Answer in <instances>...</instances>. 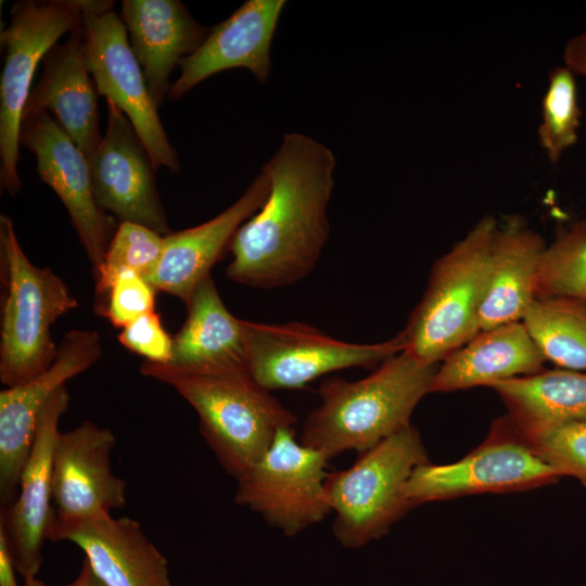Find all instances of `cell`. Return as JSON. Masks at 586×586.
Returning <instances> with one entry per match:
<instances>
[{
  "mask_svg": "<svg viewBox=\"0 0 586 586\" xmlns=\"http://www.w3.org/2000/svg\"><path fill=\"white\" fill-rule=\"evenodd\" d=\"M336 161L332 151L297 132L283 135L260 171L268 196L229 245L230 280L257 289L294 284L315 268L330 233L327 207Z\"/></svg>",
  "mask_w": 586,
  "mask_h": 586,
  "instance_id": "1",
  "label": "cell"
},
{
  "mask_svg": "<svg viewBox=\"0 0 586 586\" xmlns=\"http://www.w3.org/2000/svg\"><path fill=\"white\" fill-rule=\"evenodd\" d=\"M438 366L402 351L360 380H324L321 402L306 417L301 442L329 459L372 448L410 425L415 408L431 393Z\"/></svg>",
  "mask_w": 586,
  "mask_h": 586,
  "instance_id": "2",
  "label": "cell"
},
{
  "mask_svg": "<svg viewBox=\"0 0 586 586\" xmlns=\"http://www.w3.org/2000/svg\"><path fill=\"white\" fill-rule=\"evenodd\" d=\"M498 220L482 217L431 269L424 293L398 334L404 351L440 365L480 332Z\"/></svg>",
  "mask_w": 586,
  "mask_h": 586,
  "instance_id": "3",
  "label": "cell"
},
{
  "mask_svg": "<svg viewBox=\"0 0 586 586\" xmlns=\"http://www.w3.org/2000/svg\"><path fill=\"white\" fill-rule=\"evenodd\" d=\"M0 381L9 387L52 365L58 346L51 327L78 302L50 267L28 259L7 215L0 216Z\"/></svg>",
  "mask_w": 586,
  "mask_h": 586,
  "instance_id": "4",
  "label": "cell"
},
{
  "mask_svg": "<svg viewBox=\"0 0 586 586\" xmlns=\"http://www.w3.org/2000/svg\"><path fill=\"white\" fill-rule=\"evenodd\" d=\"M426 462L420 433L410 424L359 454L347 469L329 473L326 496L335 513L332 530L341 545L362 547L412 509L407 484Z\"/></svg>",
  "mask_w": 586,
  "mask_h": 586,
  "instance_id": "5",
  "label": "cell"
},
{
  "mask_svg": "<svg viewBox=\"0 0 586 586\" xmlns=\"http://www.w3.org/2000/svg\"><path fill=\"white\" fill-rule=\"evenodd\" d=\"M196 411L204 440L235 480L296 417L246 371L181 375L165 381Z\"/></svg>",
  "mask_w": 586,
  "mask_h": 586,
  "instance_id": "6",
  "label": "cell"
},
{
  "mask_svg": "<svg viewBox=\"0 0 586 586\" xmlns=\"http://www.w3.org/2000/svg\"><path fill=\"white\" fill-rule=\"evenodd\" d=\"M1 31L4 63L0 79V186L11 196L22 188L17 173L23 112L39 62L80 21L78 0H22Z\"/></svg>",
  "mask_w": 586,
  "mask_h": 586,
  "instance_id": "7",
  "label": "cell"
},
{
  "mask_svg": "<svg viewBox=\"0 0 586 586\" xmlns=\"http://www.w3.org/2000/svg\"><path fill=\"white\" fill-rule=\"evenodd\" d=\"M87 66L98 93L118 107L129 119L156 170L181 168L177 151L161 123L143 71L135 56L124 23L113 1L78 0Z\"/></svg>",
  "mask_w": 586,
  "mask_h": 586,
  "instance_id": "8",
  "label": "cell"
},
{
  "mask_svg": "<svg viewBox=\"0 0 586 586\" xmlns=\"http://www.w3.org/2000/svg\"><path fill=\"white\" fill-rule=\"evenodd\" d=\"M243 327L246 372L268 391L300 388L326 373L351 367H378L404 351L398 334L380 343L357 344L296 321L243 320Z\"/></svg>",
  "mask_w": 586,
  "mask_h": 586,
  "instance_id": "9",
  "label": "cell"
},
{
  "mask_svg": "<svg viewBox=\"0 0 586 586\" xmlns=\"http://www.w3.org/2000/svg\"><path fill=\"white\" fill-rule=\"evenodd\" d=\"M329 458L278 430L267 451L237 479L234 500L293 537L331 512L326 496Z\"/></svg>",
  "mask_w": 586,
  "mask_h": 586,
  "instance_id": "10",
  "label": "cell"
},
{
  "mask_svg": "<svg viewBox=\"0 0 586 586\" xmlns=\"http://www.w3.org/2000/svg\"><path fill=\"white\" fill-rule=\"evenodd\" d=\"M563 475L525 442L508 416L496 420L485 441L448 464L419 466L406 488L413 508L420 504L483 493L527 491Z\"/></svg>",
  "mask_w": 586,
  "mask_h": 586,
  "instance_id": "11",
  "label": "cell"
},
{
  "mask_svg": "<svg viewBox=\"0 0 586 586\" xmlns=\"http://www.w3.org/2000/svg\"><path fill=\"white\" fill-rule=\"evenodd\" d=\"M20 145L36 156L40 179L66 207L95 273L118 225L97 203L88 160L56 119L42 110L23 112Z\"/></svg>",
  "mask_w": 586,
  "mask_h": 586,
  "instance_id": "12",
  "label": "cell"
},
{
  "mask_svg": "<svg viewBox=\"0 0 586 586\" xmlns=\"http://www.w3.org/2000/svg\"><path fill=\"white\" fill-rule=\"evenodd\" d=\"M116 438L110 429L84 421L59 433L52 459V520L48 539L79 522L126 505V483L112 471Z\"/></svg>",
  "mask_w": 586,
  "mask_h": 586,
  "instance_id": "13",
  "label": "cell"
},
{
  "mask_svg": "<svg viewBox=\"0 0 586 586\" xmlns=\"http://www.w3.org/2000/svg\"><path fill=\"white\" fill-rule=\"evenodd\" d=\"M101 336L93 330H71L43 372L0 392V505L16 497L21 473L36 436L39 416L49 398L102 356Z\"/></svg>",
  "mask_w": 586,
  "mask_h": 586,
  "instance_id": "14",
  "label": "cell"
},
{
  "mask_svg": "<svg viewBox=\"0 0 586 586\" xmlns=\"http://www.w3.org/2000/svg\"><path fill=\"white\" fill-rule=\"evenodd\" d=\"M107 107L105 132L90 161L97 203L119 222L138 224L166 235L171 230L149 151L127 116L111 102Z\"/></svg>",
  "mask_w": 586,
  "mask_h": 586,
  "instance_id": "15",
  "label": "cell"
},
{
  "mask_svg": "<svg viewBox=\"0 0 586 586\" xmlns=\"http://www.w3.org/2000/svg\"><path fill=\"white\" fill-rule=\"evenodd\" d=\"M69 404L66 385L44 405L36 436L21 473L15 499L0 512L4 539L16 573L24 581L36 577L42 564V547L52 520V459L59 423Z\"/></svg>",
  "mask_w": 586,
  "mask_h": 586,
  "instance_id": "16",
  "label": "cell"
},
{
  "mask_svg": "<svg viewBox=\"0 0 586 586\" xmlns=\"http://www.w3.org/2000/svg\"><path fill=\"white\" fill-rule=\"evenodd\" d=\"M186 306V320L173 336L170 359L143 361L140 372L165 383L174 377L246 371L243 320L228 310L212 276L200 282Z\"/></svg>",
  "mask_w": 586,
  "mask_h": 586,
  "instance_id": "17",
  "label": "cell"
},
{
  "mask_svg": "<svg viewBox=\"0 0 586 586\" xmlns=\"http://www.w3.org/2000/svg\"><path fill=\"white\" fill-rule=\"evenodd\" d=\"M284 0H247L209 29L201 46L180 63V76L167 98L181 99L208 77L232 68L249 69L259 84L270 75L271 42Z\"/></svg>",
  "mask_w": 586,
  "mask_h": 586,
  "instance_id": "18",
  "label": "cell"
},
{
  "mask_svg": "<svg viewBox=\"0 0 586 586\" xmlns=\"http://www.w3.org/2000/svg\"><path fill=\"white\" fill-rule=\"evenodd\" d=\"M269 190V179L260 171L243 194L214 218L164 235L161 259L146 278L150 284L156 292L179 297L186 304L229 250L237 230L264 205Z\"/></svg>",
  "mask_w": 586,
  "mask_h": 586,
  "instance_id": "19",
  "label": "cell"
},
{
  "mask_svg": "<svg viewBox=\"0 0 586 586\" xmlns=\"http://www.w3.org/2000/svg\"><path fill=\"white\" fill-rule=\"evenodd\" d=\"M81 18L66 40L42 60V74L31 89L25 110L49 112L84 153L89 164L102 139L97 88L82 49Z\"/></svg>",
  "mask_w": 586,
  "mask_h": 586,
  "instance_id": "20",
  "label": "cell"
},
{
  "mask_svg": "<svg viewBox=\"0 0 586 586\" xmlns=\"http://www.w3.org/2000/svg\"><path fill=\"white\" fill-rule=\"evenodd\" d=\"M59 540L78 546L106 586H173L166 558L129 517L103 514L79 522L52 542Z\"/></svg>",
  "mask_w": 586,
  "mask_h": 586,
  "instance_id": "21",
  "label": "cell"
},
{
  "mask_svg": "<svg viewBox=\"0 0 586 586\" xmlns=\"http://www.w3.org/2000/svg\"><path fill=\"white\" fill-rule=\"evenodd\" d=\"M120 18L160 107L170 89L174 67L201 46L209 28L198 23L179 0H124Z\"/></svg>",
  "mask_w": 586,
  "mask_h": 586,
  "instance_id": "22",
  "label": "cell"
},
{
  "mask_svg": "<svg viewBox=\"0 0 586 586\" xmlns=\"http://www.w3.org/2000/svg\"><path fill=\"white\" fill-rule=\"evenodd\" d=\"M546 243L519 215L507 216L495 232L480 331L521 321L536 298L537 275Z\"/></svg>",
  "mask_w": 586,
  "mask_h": 586,
  "instance_id": "23",
  "label": "cell"
},
{
  "mask_svg": "<svg viewBox=\"0 0 586 586\" xmlns=\"http://www.w3.org/2000/svg\"><path fill=\"white\" fill-rule=\"evenodd\" d=\"M546 358L523 321L480 331L438 366L431 393H448L536 373Z\"/></svg>",
  "mask_w": 586,
  "mask_h": 586,
  "instance_id": "24",
  "label": "cell"
},
{
  "mask_svg": "<svg viewBox=\"0 0 586 586\" xmlns=\"http://www.w3.org/2000/svg\"><path fill=\"white\" fill-rule=\"evenodd\" d=\"M520 432L586 420V371L540 370L491 385Z\"/></svg>",
  "mask_w": 586,
  "mask_h": 586,
  "instance_id": "25",
  "label": "cell"
},
{
  "mask_svg": "<svg viewBox=\"0 0 586 586\" xmlns=\"http://www.w3.org/2000/svg\"><path fill=\"white\" fill-rule=\"evenodd\" d=\"M522 321L546 360L586 371V301L536 297Z\"/></svg>",
  "mask_w": 586,
  "mask_h": 586,
  "instance_id": "26",
  "label": "cell"
},
{
  "mask_svg": "<svg viewBox=\"0 0 586 586\" xmlns=\"http://www.w3.org/2000/svg\"><path fill=\"white\" fill-rule=\"evenodd\" d=\"M586 301V218L558 233L542 254L536 297Z\"/></svg>",
  "mask_w": 586,
  "mask_h": 586,
  "instance_id": "27",
  "label": "cell"
},
{
  "mask_svg": "<svg viewBox=\"0 0 586 586\" xmlns=\"http://www.w3.org/2000/svg\"><path fill=\"white\" fill-rule=\"evenodd\" d=\"M581 116L575 74L565 65L553 67L542 101V122L537 130L539 144L552 164L576 142Z\"/></svg>",
  "mask_w": 586,
  "mask_h": 586,
  "instance_id": "28",
  "label": "cell"
},
{
  "mask_svg": "<svg viewBox=\"0 0 586 586\" xmlns=\"http://www.w3.org/2000/svg\"><path fill=\"white\" fill-rule=\"evenodd\" d=\"M163 250V234L138 224L119 222L102 265L93 273L95 303L105 296L115 278L125 270L146 279L158 264Z\"/></svg>",
  "mask_w": 586,
  "mask_h": 586,
  "instance_id": "29",
  "label": "cell"
},
{
  "mask_svg": "<svg viewBox=\"0 0 586 586\" xmlns=\"http://www.w3.org/2000/svg\"><path fill=\"white\" fill-rule=\"evenodd\" d=\"M519 433L542 459L586 487V420Z\"/></svg>",
  "mask_w": 586,
  "mask_h": 586,
  "instance_id": "30",
  "label": "cell"
},
{
  "mask_svg": "<svg viewBox=\"0 0 586 586\" xmlns=\"http://www.w3.org/2000/svg\"><path fill=\"white\" fill-rule=\"evenodd\" d=\"M156 290L141 275L125 270L111 284L95 310L115 328L123 329L144 314L154 311Z\"/></svg>",
  "mask_w": 586,
  "mask_h": 586,
  "instance_id": "31",
  "label": "cell"
},
{
  "mask_svg": "<svg viewBox=\"0 0 586 586\" xmlns=\"http://www.w3.org/2000/svg\"><path fill=\"white\" fill-rule=\"evenodd\" d=\"M118 342L128 351L142 356L144 361L166 364L171 356L173 336L167 333L155 310L123 328Z\"/></svg>",
  "mask_w": 586,
  "mask_h": 586,
  "instance_id": "32",
  "label": "cell"
},
{
  "mask_svg": "<svg viewBox=\"0 0 586 586\" xmlns=\"http://www.w3.org/2000/svg\"><path fill=\"white\" fill-rule=\"evenodd\" d=\"M563 62L575 75L586 77V30L568 40L563 50Z\"/></svg>",
  "mask_w": 586,
  "mask_h": 586,
  "instance_id": "33",
  "label": "cell"
},
{
  "mask_svg": "<svg viewBox=\"0 0 586 586\" xmlns=\"http://www.w3.org/2000/svg\"><path fill=\"white\" fill-rule=\"evenodd\" d=\"M24 586H47L36 577L25 581ZM66 586H106L94 573L89 562L84 558L77 578Z\"/></svg>",
  "mask_w": 586,
  "mask_h": 586,
  "instance_id": "34",
  "label": "cell"
}]
</instances>
